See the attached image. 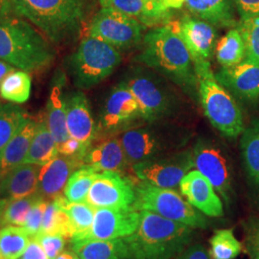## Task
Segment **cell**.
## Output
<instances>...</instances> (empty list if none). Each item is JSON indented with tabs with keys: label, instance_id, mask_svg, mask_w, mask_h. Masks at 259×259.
Here are the masks:
<instances>
[{
	"label": "cell",
	"instance_id": "cell-46",
	"mask_svg": "<svg viewBox=\"0 0 259 259\" xmlns=\"http://www.w3.org/2000/svg\"><path fill=\"white\" fill-rule=\"evenodd\" d=\"M177 259H209V254L202 244H196L188 247Z\"/></svg>",
	"mask_w": 259,
	"mask_h": 259
},
{
	"label": "cell",
	"instance_id": "cell-31",
	"mask_svg": "<svg viewBox=\"0 0 259 259\" xmlns=\"http://www.w3.org/2000/svg\"><path fill=\"white\" fill-rule=\"evenodd\" d=\"M57 203L60 204L67 213L72 230L73 236L71 240H76L80 238L85 232H89L93 226L94 215L96 208L92 205L83 202V203H72L66 200L65 196H61L55 199Z\"/></svg>",
	"mask_w": 259,
	"mask_h": 259
},
{
	"label": "cell",
	"instance_id": "cell-41",
	"mask_svg": "<svg viewBox=\"0 0 259 259\" xmlns=\"http://www.w3.org/2000/svg\"><path fill=\"white\" fill-rule=\"evenodd\" d=\"M47 202L48 201L39 197L28 213L26 221L22 228L26 231L30 237H34L40 232Z\"/></svg>",
	"mask_w": 259,
	"mask_h": 259
},
{
	"label": "cell",
	"instance_id": "cell-39",
	"mask_svg": "<svg viewBox=\"0 0 259 259\" xmlns=\"http://www.w3.org/2000/svg\"><path fill=\"white\" fill-rule=\"evenodd\" d=\"M236 28L245 44V60L259 63V16L239 19Z\"/></svg>",
	"mask_w": 259,
	"mask_h": 259
},
{
	"label": "cell",
	"instance_id": "cell-48",
	"mask_svg": "<svg viewBox=\"0 0 259 259\" xmlns=\"http://www.w3.org/2000/svg\"><path fill=\"white\" fill-rule=\"evenodd\" d=\"M15 69H17V68H15L14 66L10 65L9 64H7L6 62L0 60V83L4 80V78L7 75L11 73L12 71H14Z\"/></svg>",
	"mask_w": 259,
	"mask_h": 259
},
{
	"label": "cell",
	"instance_id": "cell-14",
	"mask_svg": "<svg viewBox=\"0 0 259 259\" xmlns=\"http://www.w3.org/2000/svg\"><path fill=\"white\" fill-rule=\"evenodd\" d=\"M167 23L185 42L193 64L210 61L218 41L215 26L189 15H185L181 20L168 21Z\"/></svg>",
	"mask_w": 259,
	"mask_h": 259
},
{
	"label": "cell",
	"instance_id": "cell-15",
	"mask_svg": "<svg viewBox=\"0 0 259 259\" xmlns=\"http://www.w3.org/2000/svg\"><path fill=\"white\" fill-rule=\"evenodd\" d=\"M118 139L131 166L165 154L169 146L162 135L151 127L125 130Z\"/></svg>",
	"mask_w": 259,
	"mask_h": 259
},
{
	"label": "cell",
	"instance_id": "cell-49",
	"mask_svg": "<svg viewBox=\"0 0 259 259\" xmlns=\"http://www.w3.org/2000/svg\"><path fill=\"white\" fill-rule=\"evenodd\" d=\"M185 0H163L164 7L167 10L180 9L185 5Z\"/></svg>",
	"mask_w": 259,
	"mask_h": 259
},
{
	"label": "cell",
	"instance_id": "cell-53",
	"mask_svg": "<svg viewBox=\"0 0 259 259\" xmlns=\"http://www.w3.org/2000/svg\"><path fill=\"white\" fill-rule=\"evenodd\" d=\"M0 108H1V106H0Z\"/></svg>",
	"mask_w": 259,
	"mask_h": 259
},
{
	"label": "cell",
	"instance_id": "cell-35",
	"mask_svg": "<svg viewBox=\"0 0 259 259\" xmlns=\"http://www.w3.org/2000/svg\"><path fill=\"white\" fill-rule=\"evenodd\" d=\"M27 118L22 108L17 105L8 104L0 108V157Z\"/></svg>",
	"mask_w": 259,
	"mask_h": 259
},
{
	"label": "cell",
	"instance_id": "cell-12",
	"mask_svg": "<svg viewBox=\"0 0 259 259\" xmlns=\"http://www.w3.org/2000/svg\"><path fill=\"white\" fill-rule=\"evenodd\" d=\"M126 83L138 102L142 119L153 123L170 113L173 108V98L155 76L138 72L129 78Z\"/></svg>",
	"mask_w": 259,
	"mask_h": 259
},
{
	"label": "cell",
	"instance_id": "cell-29",
	"mask_svg": "<svg viewBox=\"0 0 259 259\" xmlns=\"http://www.w3.org/2000/svg\"><path fill=\"white\" fill-rule=\"evenodd\" d=\"M214 53L222 67L238 65L246 59L245 44L237 28H232L217 41Z\"/></svg>",
	"mask_w": 259,
	"mask_h": 259
},
{
	"label": "cell",
	"instance_id": "cell-11",
	"mask_svg": "<svg viewBox=\"0 0 259 259\" xmlns=\"http://www.w3.org/2000/svg\"><path fill=\"white\" fill-rule=\"evenodd\" d=\"M137 200L136 185L117 172H99L85 203L94 208H132Z\"/></svg>",
	"mask_w": 259,
	"mask_h": 259
},
{
	"label": "cell",
	"instance_id": "cell-25",
	"mask_svg": "<svg viewBox=\"0 0 259 259\" xmlns=\"http://www.w3.org/2000/svg\"><path fill=\"white\" fill-rule=\"evenodd\" d=\"M70 242L71 250L81 259H135L125 238Z\"/></svg>",
	"mask_w": 259,
	"mask_h": 259
},
{
	"label": "cell",
	"instance_id": "cell-36",
	"mask_svg": "<svg viewBox=\"0 0 259 259\" xmlns=\"http://www.w3.org/2000/svg\"><path fill=\"white\" fill-rule=\"evenodd\" d=\"M40 232L61 234L70 240L73 236L70 219L65 209L60 206L56 200L47 202Z\"/></svg>",
	"mask_w": 259,
	"mask_h": 259
},
{
	"label": "cell",
	"instance_id": "cell-26",
	"mask_svg": "<svg viewBox=\"0 0 259 259\" xmlns=\"http://www.w3.org/2000/svg\"><path fill=\"white\" fill-rule=\"evenodd\" d=\"M37 121L28 117L15 137L11 139L0 157V176L9 173L11 170L24 163L25 157L37 130Z\"/></svg>",
	"mask_w": 259,
	"mask_h": 259
},
{
	"label": "cell",
	"instance_id": "cell-34",
	"mask_svg": "<svg viewBox=\"0 0 259 259\" xmlns=\"http://www.w3.org/2000/svg\"><path fill=\"white\" fill-rule=\"evenodd\" d=\"M98 173L99 172L96 169L89 165L78 168L65 185L64 195L66 200L72 203L85 202L90 189Z\"/></svg>",
	"mask_w": 259,
	"mask_h": 259
},
{
	"label": "cell",
	"instance_id": "cell-2",
	"mask_svg": "<svg viewBox=\"0 0 259 259\" xmlns=\"http://www.w3.org/2000/svg\"><path fill=\"white\" fill-rule=\"evenodd\" d=\"M56 52L37 28L26 19L0 14V60L26 72L41 71L54 62Z\"/></svg>",
	"mask_w": 259,
	"mask_h": 259
},
{
	"label": "cell",
	"instance_id": "cell-17",
	"mask_svg": "<svg viewBox=\"0 0 259 259\" xmlns=\"http://www.w3.org/2000/svg\"><path fill=\"white\" fill-rule=\"evenodd\" d=\"M215 78L242 101L255 102L259 99V63L244 60L238 65L222 67Z\"/></svg>",
	"mask_w": 259,
	"mask_h": 259
},
{
	"label": "cell",
	"instance_id": "cell-28",
	"mask_svg": "<svg viewBox=\"0 0 259 259\" xmlns=\"http://www.w3.org/2000/svg\"><path fill=\"white\" fill-rule=\"evenodd\" d=\"M59 156L55 139L48 129L47 121L37 122V130L30 145L24 163L46 165Z\"/></svg>",
	"mask_w": 259,
	"mask_h": 259
},
{
	"label": "cell",
	"instance_id": "cell-42",
	"mask_svg": "<svg viewBox=\"0 0 259 259\" xmlns=\"http://www.w3.org/2000/svg\"><path fill=\"white\" fill-rule=\"evenodd\" d=\"M246 247L251 259H259V217L249 222L246 233Z\"/></svg>",
	"mask_w": 259,
	"mask_h": 259
},
{
	"label": "cell",
	"instance_id": "cell-30",
	"mask_svg": "<svg viewBox=\"0 0 259 259\" xmlns=\"http://www.w3.org/2000/svg\"><path fill=\"white\" fill-rule=\"evenodd\" d=\"M101 8H110L137 19L144 26L157 25L167 22L156 16L148 7L145 0H99Z\"/></svg>",
	"mask_w": 259,
	"mask_h": 259
},
{
	"label": "cell",
	"instance_id": "cell-47",
	"mask_svg": "<svg viewBox=\"0 0 259 259\" xmlns=\"http://www.w3.org/2000/svg\"><path fill=\"white\" fill-rule=\"evenodd\" d=\"M150 10L161 19L166 20L167 22L170 21L171 14L169 13V10L164 7L163 0H145Z\"/></svg>",
	"mask_w": 259,
	"mask_h": 259
},
{
	"label": "cell",
	"instance_id": "cell-6",
	"mask_svg": "<svg viewBox=\"0 0 259 259\" xmlns=\"http://www.w3.org/2000/svg\"><path fill=\"white\" fill-rule=\"evenodd\" d=\"M121 61L118 49L98 37L88 35L74 53L68 57L66 67L75 87L90 90L111 76Z\"/></svg>",
	"mask_w": 259,
	"mask_h": 259
},
{
	"label": "cell",
	"instance_id": "cell-23",
	"mask_svg": "<svg viewBox=\"0 0 259 259\" xmlns=\"http://www.w3.org/2000/svg\"><path fill=\"white\" fill-rule=\"evenodd\" d=\"M83 165H89L98 172L123 173L129 165L118 138L106 139L91 147L83 157Z\"/></svg>",
	"mask_w": 259,
	"mask_h": 259
},
{
	"label": "cell",
	"instance_id": "cell-8",
	"mask_svg": "<svg viewBox=\"0 0 259 259\" xmlns=\"http://www.w3.org/2000/svg\"><path fill=\"white\" fill-rule=\"evenodd\" d=\"M144 25L137 19L110 8H101L93 17L89 35L98 37L118 50L138 47L143 39Z\"/></svg>",
	"mask_w": 259,
	"mask_h": 259
},
{
	"label": "cell",
	"instance_id": "cell-50",
	"mask_svg": "<svg viewBox=\"0 0 259 259\" xmlns=\"http://www.w3.org/2000/svg\"><path fill=\"white\" fill-rule=\"evenodd\" d=\"M56 259H81L73 250H64L62 251Z\"/></svg>",
	"mask_w": 259,
	"mask_h": 259
},
{
	"label": "cell",
	"instance_id": "cell-9",
	"mask_svg": "<svg viewBox=\"0 0 259 259\" xmlns=\"http://www.w3.org/2000/svg\"><path fill=\"white\" fill-rule=\"evenodd\" d=\"M193 167V151L185 150L153 157L134 164L132 168L142 182L161 188L174 189Z\"/></svg>",
	"mask_w": 259,
	"mask_h": 259
},
{
	"label": "cell",
	"instance_id": "cell-27",
	"mask_svg": "<svg viewBox=\"0 0 259 259\" xmlns=\"http://www.w3.org/2000/svg\"><path fill=\"white\" fill-rule=\"evenodd\" d=\"M240 147L248 184L259 200V119L245 127L241 135Z\"/></svg>",
	"mask_w": 259,
	"mask_h": 259
},
{
	"label": "cell",
	"instance_id": "cell-37",
	"mask_svg": "<svg viewBox=\"0 0 259 259\" xmlns=\"http://www.w3.org/2000/svg\"><path fill=\"white\" fill-rule=\"evenodd\" d=\"M38 198L39 197L35 194L12 201L7 200V203L0 215V228L8 225L23 227L28 213Z\"/></svg>",
	"mask_w": 259,
	"mask_h": 259
},
{
	"label": "cell",
	"instance_id": "cell-24",
	"mask_svg": "<svg viewBox=\"0 0 259 259\" xmlns=\"http://www.w3.org/2000/svg\"><path fill=\"white\" fill-rule=\"evenodd\" d=\"M52 81L53 83L47 101L46 121L48 129L55 139L57 146H59L70 138L66 126L65 99L63 95L65 76L63 73L57 72Z\"/></svg>",
	"mask_w": 259,
	"mask_h": 259
},
{
	"label": "cell",
	"instance_id": "cell-45",
	"mask_svg": "<svg viewBox=\"0 0 259 259\" xmlns=\"http://www.w3.org/2000/svg\"><path fill=\"white\" fill-rule=\"evenodd\" d=\"M19 259H50L46 250L36 239L32 238L28 244L26 250Z\"/></svg>",
	"mask_w": 259,
	"mask_h": 259
},
{
	"label": "cell",
	"instance_id": "cell-40",
	"mask_svg": "<svg viewBox=\"0 0 259 259\" xmlns=\"http://www.w3.org/2000/svg\"><path fill=\"white\" fill-rule=\"evenodd\" d=\"M32 238L36 239L41 245L50 259H56L62 251H64L67 240L64 235L41 232H38Z\"/></svg>",
	"mask_w": 259,
	"mask_h": 259
},
{
	"label": "cell",
	"instance_id": "cell-18",
	"mask_svg": "<svg viewBox=\"0 0 259 259\" xmlns=\"http://www.w3.org/2000/svg\"><path fill=\"white\" fill-rule=\"evenodd\" d=\"M83 165L82 157L58 156L53 160L40 167L36 194L53 201L63 196L65 185L75 171Z\"/></svg>",
	"mask_w": 259,
	"mask_h": 259
},
{
	"label": "cell",
	"instance_id": "cell-5",
	"mask_svg": "<svg viewBox=\"0 0 259 259\" xmlns=\"http://www.w3.org/2000/svg\"><path fill=\"white\" fill-rule=\"evenodd\" d=\"M194 67L201 103L207 119L225 137L238 138L245 130V123L232 93L218 83L209 62L196 63Z\"/></svg>",
	"mask_w": 259,
	"mask_h": 259
},
{
	"label": "cell",
	"instance_id": "cell-43",
	"mask_svg": "<svg viewBox=\"0 0 259 259\" xmlns=\"http://www.w3.org/2000/svg\"><path fill=\"white\" fill-rule=\"evenodd\" d=\"M88 151L89 148H87L80 141L72 138H69L64 143L58 146V152L60 155L66 157H82L83 160Z\"/></svg>",
	"mask_w": 259,
	"mask_h": 259
},
{
	"label": "cell",
	"instance_id": "cell-22",
	"mask_svg": "<svg viewBox=\"0 0 259 259\" xmlns=\"http://www.w3.org/2000/svg\"><path fill=\"white\" fill-rule=\"evenodd\" d=\"M185 7L195 18L218 28L236 27V9L232 0H185Z\"/></svg>",
	"mask_w": 259,
	"mask_h": 259
},
{
	"label": "cell",
	"instance_id": "cell-38",
	"mask_svg": "<svg viewBox=\"0 0 259 259\" xmlns=\"http://www.w3.org/2000/svg\"><path fill=\"white\" fill-rule=\"evenodd\" d=\"M210 255L213 259L235 258L242 250V244L232 230H219L210 239Z\"/></svg>",
	"mask_w": 259,
	"mask_h": 259
},
{
	"label": "cell",
	"instance_id": "cell-16",
	"mask_svg": "<svg viewBox=\"0 0 259 259\" xmlns=\"http://www.w3.org/2000/svg\"><path fill=\"white\" fill-rule=\"evenodd\" d=\"M138 117H140L138 102L127 83H121L113 89L106 101L101 129L105 133L124 131Z\"/></svg>",
	"mask_w": 259,
	"mask_h": 259
},
{
	"label": "cell",
	"instance_id": "cell-3",
	"mask_svg": "<svg viewBox=\"0 0 259 259\" xmlns=\"http://www.w3.org/2000/svg\"><path fill=\"white\" fill-rule=\"evenodd\" d=\"M137 61L185 89L197 85L194 64L185 42L172 27L154 28L143 37Z\"/></svg>",
	"mask_w": 259,
	"mask_h": 259
},
{
	"label": "cell",
	"instance_id": "cell-33",
	"mask_svg": "<svg viewBox=\"0 0 259 259\" xmlns=\"http://www.w3.org/2000/svg\"><path fill=\"white\" fill-rule=\"evenodd\" d=\"M30 243L29 234L19 226L0 228V259H19Z\"/></svg>",
	"mask_w": 259,
	"mask_h": 259
},
{
	"label": "cell",
	"instance_id": "cell-10",
	"mask_svg": "<svg viewBox=\"0 0 259 259\" xmlns=\"http://www.w3.org/2000/svg\"><path fill=\"white\" fill-rule=\"evenodd\" d=\"M195 167L213 185L226 204L233 195L232 168L221 147L207 139H199L193 148Z\"/></svg>",
	"mask_w": 259,
	"mask_h": 259
},
{
	"label": "cell",
	"instance_id": "cell-20",
	"mask_svg": "<svg viewBox=\"0 0 259 259\" xmlns=\"http://www.w3.org/2000/svg\"><path fill=\"white\" fill-rule=\"evenodd\" d=\"M66 126L70 138L91 148L97 136V127L93 119L90 102L81 92L65 96Z\"/></svg>",
	"mask_w": 259,
	"mask_h": 259
},
{
	"label": "cell",
	"instance_id": "cell-7",
	"mask_svg": "<svg viewBox=\"0 0 259 259\" xmlns=\"http://www.w3.org/2000/svg\"><path fill=\"white\" fill-rule=\"evenodd\" d=\"M136 210H149L163 218L191 228L205 229L208 225L203 213L196 209L175 190L161 188L142 182L136 186Z\"/></svg>",
	"mask_w": 259,
	"mask_h": 259
},
{
	"label": "cell",
	"instance_id": "cell-4",
	"mask_svg": "<svg viewBox=\"0 0 259 259\" xmlns=\"http://www.w3.org/2000/svg\"><path fill=\"white\" fill-rule=\"evenodd\" d=\"M193 228L149 210H140L137 232L125 240L135 259H174L193 238Z\"/></svg>",
	"mask_w": 259,
	"mask_h": 259
},
{
	"label": "cell",
	"instance_id": "cell-13",
	"mask_svg": "<svg viewBox=\"0 0 259 259\" xmlns=\"http://www.w3.org/2000/svg\"><path fill=\"white\" fill-rule=\"evenodd\" d=\"M140 212L132 208H96L93 226L76 240H111L125 238L137 232Z\"/></svg>",
	"mask_w": 259,
	"mask_h": 259
},
{
	"label": "cell",
	"instance_id": "cell-44",
	"mask_svg": "<svg viewBox=\"0 0 259 259\" xmlns=\"http://www.w3.org/2000/svg\"><path fill=\"white\" fill-rule=\"evenodd\" d=\"M240 19L259 16V0H232Z\"/></svg>",
	"mask_w": 259,
	"mask_h": 259
},
{
	"label": "cell",
	"instance_id": "cell-51",
	"mask_svg": "<svg viewBox=\"0 0 259 259\" xmlns=\"http://www.w3.org/2000/svg\"><path fill=\"white\" fill-rule=\"evenodd\" d=\"M1 3H2V1L0 0V9H1Z\"/></svg>",
	"mask_w": 259,
	"mask_h": 259
},
{
	"label": "cell",
	"instance_id": "cell-32",
	"mask_svg": "<svg viewBox=\"0 0 259 259\" xmlns=\"http://www.w3.org/2000/svg\"><path fill=\"white\" fill-rule=\"evenodd\" d=\"M32 80L26 71L15 69L0 83V96L16 104L27 102L31 94Z\"/></svg>",
	"mask_w": 259,
	"mask_h": 259
},
{
	"label": "cell",
	"instance_id": "cell-19",
	"mask_svg": "<svg viewBox=\"0 0 259 259\" xmlns=\"http://www.w3.org/2000/svg\"><path fill=\"white\" fill-rule=\"evenodd\" d=\"M180 189L187 202L209 217H221L223 203L211 183L198 170H191L180 183Z\"/></svg>",
	"mask_w": 259,
	"mask_h": 259
},
{
	"label": "cell",
	"instance_id": "cell-21",
	"mask_svg": "<svg viewBox=\"0 0 259 259\" xmlns=\"http://www.w3.org/2000/svg\"><path fill=\"white\" fill-rule=\"evenodd\" d=\"M40 167L22 163L11 170L1 180L0 199L12 201L36 194Z\"/></svg>",
	"mask_w": 259,
	"mask_h": 259
},
{
	"label": "cell",
	"instance_id": "cell-52",
	"mask_svg": "<svg viewBox=\"0 0 259 259\" xmlns=\"http://www.w3.org/2000/svg\"><path fill=\"white\" fill-rule=\"evenodd\" d=\"M1 180H2V178H1V176H0V184H1Z\"/></svg>",
	"mask_w": 259,
	"mask_h": 259
},
{
	"label": "cell",
	"instance_id": "cell-1",
	"mask_svg": "<svg viewBox=\"0 0 259 259\" xmlns=\"http://www.w3.org/2000/svg\"><path fill=\"white\" fill-rule=\"evenodd\" d=\"M0 14L26 19L57 46L77 37L88 14L90 0H1Z\"/></svg>",
	"mask_w": 259,
	"mask_h": 259
}]
</instances>
